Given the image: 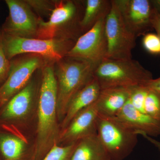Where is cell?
<instances>
[{
	"label": "cell",
	"instance_id": "2e32d148",
	"mask_svg": "<svg viewBox=\"0 0 160 160\" xmlns=\"http://www.w3.org/2000/svg\"><path fill=\"white\" fill-rule=\"evenodd\" d=\"M130 87H113L101 89L96 101L99 114L106 116H116L129 101Z\"/></svg>",
	"mask_w": 160,
	"mask_h": 160
},
{
	"label": "cell",
	"instance_id": "83f0119b",
	"mask_svg": "<svg viewBox=\"0 0 160 160\" xmlns=\"http://www.w3.org/2000/svg\"><path fill=\"white\" fill-rule=\"evenodd\" d=\"M141 135L142 136L148 140L149 142L152 143V145H154L157 148L160 153V142L159 141H157V140L151 137H149V136L147 135L144 134V133H142Z\"/></svg>",
	"mask_w": 160,
	"mask_h": 160
},
{
	"label": "cell",
	"instance_id": "603a6c76",
	"mask_svg": "<svg viewBox=\"0 0 160 160\" xmlns=\"http://www.w3.org/2000/svg\"><path fill=\"white\" fill-rule=\"evenodd\" d=\"M26 2L33 11L36 12L39 15H49V16L56 2V1L54 2L46 0H27Z\"/></svg>",
	"mask_w": 160,
	"mask_h": 160
},
{
	"label": "cell",
	"instance_id": "7a4b0ae2",
	"mask_svg": "<svg viewBox=\"0 0 160 160\" xmlns=\"http://www.w3.org/2000/svg\"><path fill=\"white\" fill-rule=\"evenodd\" d=\"M96 67L86 61L69 57L54 63L58 121L62 122L72 98L93 78Z\"/></svg>",
	"mask_w": 160,
	"mask_h": 160
},
{
	"label": "cell",
	"instance_id": "ba28073f",
	"mask_svg": "<svg viewBox=\"0 0 160 160\" xmlns=\"http://www.w3.org/2000/svg\"><path fill=\"white\" fill-rule=\"evenodd\" d=\"M105 27L108 42L106 58H132V52L135 47L137 38L126 28L113 0H112L111 9L106 18Z\"/></svg>",
	"mask_w": 160,
	"mask_h": 160
},
{
	"label": "cell",
	"instance_id": "52a82bcc",
	"mask_svg": "<svg viewBox=\"0 0 160 160\" xmlns=\"http://www.w3.org/2000/svg\"><path fill=\"white\" fill-rule=\"evenodd\" d=\"M11 61L8 77L0 86V104H6L15 95L24 89L36 72L42 69L49 62L41 56L25 54Z\"/></svg>",
	"mask_w": 160,
	"mask_h": 160
},
{
	"label": "cell",
	"instance_id": "30bf717a",
	"mask_svg": "<svg viewBox=\"0 0 160 160\" xmlns=\"http://www.w3.org/2000/svg\"><path fill=\"white\" fill-rule=\"evenodd\" d=\"M9 15L2 32L12 36L36 38L40 17H37L26 1L6 0Z\"/></svg>",
	"mask_w": 160,
	"mask_h": 160
},
{
	"label": "cell",
	"instance_id": "6da1fadb",
	"mask_svg": "<svg viewBox=\"0 0 160 160\" xmlns=\"http://www.w3.org/2000/svg\"><path fill=\"white\" fill-rule=\"evenodd\" d=\"M54 64L48 63L42 69L38 95L37 135L33 160L42 159L49 150L57 145L61 137Z\"/></svg>",
	"mask_w": 160,
	"mask_h": 160
},
{
	"label": "cell",
	"instance_id": "4316f807",
	"mask_svg": "<svg viewBox=\"0 0 160 160\" xmlns=\"http://www.w3.org/2000/svg\"><path fill=\"white\" fill-rule=\"evenodd\" d=\"M149 89H153L160 92V77L158 78L152 79L145 85Z\"/></svg>",
	"mask_w": 160,
	"mask_h": 160
},
{
	"label": "cell",
	"instance_id": "9c48e42d",
	"mask_svg": "<svg viewBox=\"0 0 160 160\" xmlns=\"http://www.w3.org/2000/svg\"><path fill=\"white\" fill-rule=\"evenodd\" d=\"M106 18L100 20L82 34L66 57L86 61L96 67L106 58L108 42L105 27Z\"/></svg>",
	"mask_w": 160,
	"mask_h": 160
},
{
	"label": "cell",
	"instance_id": "ac0fdd59",
	"mask_svg": "<svg viewBox=\"0 0 160 160\" xmlns=\"http://www.w3.org/2000/svg\"><path fill=\"white\" fill-rule=\"evenodd\" d=\"M82 21L83 33L91 29L102 19L107 17L111 9L112 0H86Z\"/></svg>",
	"mask_w": 160,
	"mask_h": 160
},
{
	"label": "cell",
	"instance_id": "d6986e66",
	"mask_svg": "<svg viewBox=\"0 0 160 160\" xmlns=\"http://www.w3.org/2000/svg\"><path fill=\"white\" fill-rule=\"evenodd\" d=\"M25 140L16 136L0 135V152L3 160H22L26 148Z\"/></svg>",
	"mask_w": 160,
	"mask_h": 160
},
{
	"label": "cell",
	"instance_id": "277c9868",
	"mask_svg": "<svg viewBox=\"0 0 160 160\" xmlns=\"http://www.w3.org/2000/svg\"><path fill=\"white\" fill-rule=\"evenodd\" d=\"M93 77L101 89L145 86L153 79L151 72L132 58H106L96 67Z\"/></svg>",
	"mask_w": 160,
	"mask_h": 160
},
{
	"label": "cell",
	"instance_id": "ffe728a7",
	"mask_svg": "<svg viewBox=\"0 0 160 160\" xmlns=\"http://www.w3.org/2000/svg\"><path fill=\"white\" fill-rule=\"evenodd\" d=\"M144 111L153 118L160 120V92L149 88L144 104Z\"/></svg>",
	"mask_w": 160,
	"mask_h": 160
},
{
	"label": "cell",
	"instance_id": "d4e9b609",
	"mask_svg": "<svg viewBox=\"0 0 160 160\" xmlns=\"http://www.w3.org/2000/svg\"><path fill=\"white\" fill-rule=\"evenodd\" d=\"M143 47L152 54H160V38L153 33H147L142 39Z\"/></svg>",
	"mask_w": 160,
	"mask_h": 160
},
{
	"label": "cell",
	"instance_id": "8fae6325",
	"mask_svg": "<svg viewBox=\"0 0 160 160\" xmlns=\"http://www.w3.org/2000/svg\"><path fill=\"white\" fill-rule=\"evenodd\" d=\"M126 28L137 38L153 29L150 0H113Z\"/></svg>",
	"mask_w": 160,
	"mask_h": 160
},
{
	"label": "cell",
	"instance_id": "484cf974",
	"mask_svg": "<svg viewBox=\"0 0 160 160\" xmlns=\"http://www.w3.org/2000/svg\"><path fill=\"white\" fill-rule=\"evenodd\" d=\"M151 23L152 28L155 30L156 34L160 38V15L154 9L152 17Z\"/></svg>",
	"mask_w": 160,
	"mask_h": 160
},
{
	"label": "cell",
	"instance_id": "cb8c5ba5",
	"mask_svg": "<svg viewBox=\"0 0 160 160\" xmlns=\"http://www.w3.org/2000/svg\"><path fill=\"white\" fill-rule=\"evenodd\" d=\"M11 61L6 56L3 43L2 32L0 30V84L4 82L10 70Z\"/></svg>",
	"mask_w": 160,
	"mask_h": 160
},
{
	"label": "cell",
	"instance_id": "44dd1931",
	"mask_svg": "<svg viewBox=\"0 0 160 160\" xmlns=\"http://www.w3.org/2000/svg\"><path fill=\"white\" fill-rule=\"evenodd\" d=\"M77 142L64 146H53L42 160H70Z\"/></svg>",
	"mask_w": 160,
	"mask_h": 160
},
{
	"label": "cell",
	"instance_id": "3957f363",
	"mask_svg": "<svg viewBox=\"0 0 160 160\" xmlns=\"http://www.w3.org/2000/svg\"><path fill=\"white\" fill-rule=\"evenodd\" d=\"M84 11L78 1H56L48 21L40 17L36 38H65L76 42L83 34L80 24Z\"/></svg>",
	"mask_w": 160,
	"mask_h": 160
},
{
	"label": "cell",
	"instance_id": "5bb4252c",
	"mask_svg": "<svg viewBox=\"0 0 160 160\" xmlns=\"http://www.w3.org/2000/svg\"><path fill=\"white\" fill-rule=\"evenodd\" d=\"M39 87L38 88L35 80L31 79L24 89L6 103L2 114L3 118L7 120H18L26 117L32 108Z\"/></svg>",
	"mask_w": 160,
	"mask_h": 160
},
{
	"label": "cell",
	"instance_id": "4fadbf2b",
	"mask_svg": "<svg viewBox=\"0 0 160 160\" xmlns=\"http://www.w3.org/2000/svg\"><path fill=\"white\" fill-rule=\"evenodd\" d=\"M116 117L138 135L144 133L151 137L160 135V120L136 109L129 100Z\"/></svg>",
	"mask_w": 160,
	"mask_h": 160
},
{
	"label": "cell",
	"instance_id": "e0dca14e",
	"mask_svg": "<svg viewBox=\"0 0 160 160\" xmlns=\"http://www.w3.org/2000/svg\"><path fill=\"white\" fill-rule=\"evenodd\" d=\"M70 160H111L97 134L79 140Z\"/></svg>",
	"mask_w": 160,
	"mask_h": 160
},
{
	"label": "cell",
	"instance_id": "f1b7e54d",
	"mask_svg": "<svg viewBox=\"0 0 160 160\" xmlns=\"http://www.w3.org/2000/svg\"><path fill=\"white\" fill-rule=\"evenodd\" d=\"M150 2L153 9L160 15V0H150Z\"/></svg>",
	"mask_w": 160,
	"mask_h": 160
},
{
	"label": "cell",
	"instance_id": "5b68a950",
	"mask_svg": "<svg viewBox=\"0 0 160 160\" xmlns=\"http://www.w3.org/2000/svg\"><path fill=\"white\" fill-rule=\"evenodd\" d=\"M2 36L4 49L9 60L19 55L33 54L41 56L49 62L55 63L66 57L76 42L65 38H26L3 32Z\"/></svg>",
	"mask_w": 160,
	"mask_h": 160
},
{
	"label": "cell",
	"instance_id": "7c38bea8",
	"mask_svg": "<svg viewBox=\"0 0 160 160\" xmlns=\"http://www.w3.org/2000/svg\"><path fill=\"white\" fill-rule=\"evenodd\" d=\"M99 112L96 101L81 112L61 132L60 138L68 144L77 142L83 138L97 134Z\"/></svg>",
	"mask_w": 160,
	"mask_h": 160
},
{
	"label": "cell",
	"instance_id": "7402d4cb",
	"mask_svg": "<svg viewBox=\"0 0 160 160\" xmlns=\"http://www.w3.org/2000/svg\"><path fill=\"white\" fill-rule=\"evenodd\" d=\"M149 88L145 86H138L130 87L129 102L136 109L145 113L144 104Z\"/></svg>",
	"mask_w": 160,
	"mask_h": 160
},
{
	"label": "cell",
	"instance_id": "8992f818",
	"mask_svg": "<svg viewBox=\"0 0 160 160\" xmlns=\"http://www.w3.org/2000/svg\"><path fill=\"white\" fill-rule=\"evenodd\" d=\"M97 135L111 160H123L129 156L136 146L138 135L116 117L100 114L97 120Z\"/></svg>",
	"mask_w": 160,
	"mask_h": 160
},
{
	"label": "cell",
	"instance_id": "9a60e30c",
	"mask_svg": "<svg viewBox=\"0 0 160 160\" xmlns=\"http://www.w3.org/2000/svg\"><path fill=\"white\" fill-rule=\"evenodd\" d=\"M101 91V88L97 80L93 77L69 102L66 114L61 124V132L81 112L97 101Z\"/></svg>",
	"mask_w": 160,
	"mask_h": 160
}]
</instances>
